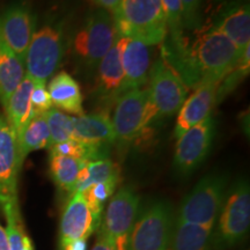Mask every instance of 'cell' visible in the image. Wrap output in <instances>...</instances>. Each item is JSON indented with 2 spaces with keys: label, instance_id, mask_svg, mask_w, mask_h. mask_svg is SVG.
I'll return each mask as SVG.
<instances>
[{
  "label": "cell",
  "instance_id": "obj_30",
  "mask_svg": "<svg viewBox=\"0 0 250 250\" xmlns=\"http://www.w3.org/2000/svg\"><path fill=\"white\" fill-rule=\"evenodd\" d=\"M30 100L35 115L44 114L50 108H52V102L46 89V83H34Z\"/></svg>",
  "mask_w": 250,
  "mask_h": 250
},
{
  "label": "cell",
  "instance_id": "obj_5",
  "mask_svg": "<svg viewBox=\"0 0 250 250\" xmlns=\"http://www.w3.org/2000/svg\"><path fill=\"white\" fill-rule=\"evenodd\" d=\"M227 195V180L223 175L203 177L183 199L177 221L213 228Z\"/></svg>",
  "mask_w": 250,
  "mask_h": 250
},
{
  "label": "cell",
  "instance_id": "obj_25",
  "mask_svg": "<svg viewBox=\"0 0 250 250\" xmlns=\"http://www.w3.org/2000/svg\"><path fill=\"white\" fill-rule=\"evenodd\" d=\"M104 182H115L118 184L121 182L120 167L109 158L88 162L79 174L72 193L83 192L94 184Z\"/></svg>",
  "mask_w": 250,
  "mask_h": 250
},
{
  "label": "cell",
  "instance_id": "obj_8",
  "mask_svg": "<svg viewBox=\"0 0 250 250\" xmlns=\"http://www.w3.org/2000/svg\"><path fill=\"white\" fill-rule=\"evenodd\" d=\"M64 55V40L62 30L54 26H44L34 33L28 46L24 66L26 76L34 83L46 81L61 64Z\"/></svg>",
  "mask_w": 250,
  "mask_h": 250
},
{
  "label": "cell",
  "instance_id": "obj_21",
  "mask_svg": "<svg viewBox=\"0 0 250 250\" xmlns=\"http://www.w3.org/2000/svg\"><path fill=\"white\" fill-rule=\"evenodd\" d=\"M241 52L250 46V11L248 5L234 6L214 27Z\"/></svg>",
  "mask_w": 250,
  "mask_h": 250
},
{
  "label": "cell",
  "instance_id": "obj_17",
  "mask_svg": "<svg viewBox=\"0 0 250 250\" xmlns=\"http://www.w3.org/2000/svg\"><path fill=\"white\" fill-rule=\"evenodd\" d=\"M72 139L95 146H110L116 142L112 122L104 114H89L73 117Z\"/></svg>",
  "mask_w": 250,
  "mask_h": 250
},
{
  "label": "cell",
  "instance_id": "obj_18",
  "mask_svg": "<svg viewBox=\"0 0 250 250\" xmlns=\"http://www.w3.org/2000/svg\"><path fill=\"white\" fill-rule=\"evenodd\" d=\"M48 92L52 107L64 110L68 114L81 116L83 115V93L79 83L66 72H59L50 80Z\"/></svg>",
  "mask_w": 250,
  "mask_h": 250
},
{
  "label": "cell",
  "instance_id": "obj_23",
  "mask_svg": "<svg viewBox=\"0 0 250 250\" xmlns=\"http://www.w3.org/2000/svg\"><path fill=\"white\" fill-rule=\"evenodd\" d=\"M17 144L20 167H22L24 159L29 153L39 151V149L49 148L51 146V138H50L49 127L44 114H37L31 118Z\"/></svg>",
  "mask_w": 250,
  "mask_h": 250
},
{
  "label": "cell",
  "instance_id": "obj_22",
  "mask_svg": "<svg viewBox=\"0 0 250 250\" xmlns=\"http://www.w3.org/2000/svg\"><path fill=\"white\" fill-rule=\"evenodd\" d=\"M26 78L24 61L0 41V103L6 108L8 100Z\"/></svg>",
  "mask_w": 250,
  "mask_h": 250
},
{
  "label": "cell",
  "instance_id": "obj_15",
  "mask_svg": "<svg viewBox=\"0 0 250 250\" xmlns=\"http://www.w3.org/2000/svg\"><path fill=\"white\" fill-rule=\"evenodd\" d=\"M218 85L219 83L214 81H202L190 98L186 99L177 115L174 129L175 138H180L186 131L211 116L212 109L217 103Z\"/></svg>",
  "mask_w": 250,
  "mask_h": 250
},
{
  "label": "cell",
  "instance_id": "obj_27",
  "mask_svg": "<svg viewBox=\"0 0 250 250\" xmlns=\"http://www.w3.org/2000/svg\"><path fill=\"white\" fill-rule=\"evenodd\" d=\"M44 117L49 127L51 146L72 139L73 117L54 107L44 112Z\"/></svg>",
  "mask_w": 250,
  "mask_h": 250
},
{
  "label": "cell",
  "instance_id": "obj_32",
  "mask_svg": "<svg viewBox=\"0 0 250 250\" xmlns=\"http://www.w3.org/2000/svg\"><path fill=\"white\" fill-rule=\"evenodd\" d=\"M92 1L95 5H98L99 7L104 9V11L110 12L112 14L115 11H116L118 5H120L121 0H92Z\"/></svg>",
  "mask_w": 250,
  "mask_h": 250
},
{
  "label": "cell",
  "instance_id": "obj_4",
  "mask_svg": "<svg viewBox=\"0 0 250 250\" xmlns=\"http://www.w3.org/2000/svg\"><path fill=\"white\" fill-rule=\"evenodd\" d=\"M175 223L169 203H152L137 215L127 250H171Z\"/></svg>",
  "mask_w": 250,
  "mask_h": 250
},
{
  "label": "cell",
  "instance_id": "obj_28",
  "mask_svg": "<svg viewBox=\"0 0 250 250\" xmlns=\"http://www.w3.org/2000/svg\"><path fill=\"white\" fill-rule=\"evenodd\" d=\"M117 187L118 183L104 182L94 184V186L89 187L88 189H86L85 191H83V195L85 197L90 211H92L94 217L98 219L100 223H101L105 203L114 195Z\"/></svg>",
  "mask_w": 250,
  "mask_h": 250
},
{
  "label": "cell",
  "instance_id": "obj_1",
  "mask_svg": "<svg viewBox=\"0 0 250 250\" xmlns=\"http://www.w3.org/2000/svg\"><path fill=\"white\" fill-rule=\"evenodd\" d=\"M243 52L213 27L197 37L187 55L188 68H190L188 83L214 81L220 83L241 58Z\"/></svg>",
  "mask_w": 250,
  "mask_h": 250
},
{
  "label": "cell",
  "instance_id": "obj_34",
  "mask_svg": "<svg viewBox=\"0 0 250 250\" xmlns=\"http://www.w3.org/2000/svg\"><path fill=\"white\" fill-rule=\"evenodd\" d=\"M92 250H115V248L111 245H109L107 241L101 239V237H98Z\"/></svg>",
  "mask_w": 250,
  "mask_h": 250
},
{
  "label": "cell",
  "instance_id": "obj_7",
  "mask_svg": "<svg viewBox=\"0 0 250 250\" xmlns=\"http://www.w3.org/2000/svg\"><path fill=\"white\" fill-rule=\"evenodd\" d=\"M154 117H156V110L147 88L124 93L117 100L111 120L116 142L125 145L137 140Z\"/></svg>",
  "mask_w": 250,
  "mask_h": 250
},
{
  "label": "cell",
  "instance_id": "obj_3",
  "mask_svg": "<svg viewBox=\"0 0 250 250\" xmlns=\"http://www.w3.org/2000/svg\"><path fill=\"white\" fill-rule=\"evenodd\" d=\"M250 226V190L247 181L234 183L211 234L212 250H228L245 239Z\"/></svg>",
  "mask_w": 250,
  "mask_h": 250
},
{
  "label": "cell",
  "instance_id": "obj_11",
  "mask_svg": "<svg viewBox=\"0 0 250 250\" xmlns=\"http://www.w3.org/2000/svg\"><path fill=\"white\" fill-rule=\"evenodd\" d=\"M20 169L17 138L0 112V208L5 217H21L18 196Z\"/></svg>",
  "mask_w": 250,
  "mask_h": 250
},
{
  "label": "cell",
  "instance_id": "obj_9",
  "mask_svg": "<svg viewBox=\"0 0 250 250\" xmlns=\"http://www.w3.org/2000/svg\"><path fill=\"white\" fill-rule=\"evenodd\" d=\"M148 80L147 89L156 117H169L179 112L187 99L188 86L165 56H161L151 67Z\"/></svg>",
  "mask_w": 250,
  "mask_h": 250
},
{
  "label": "cell",
  "instance_id": "obj_16",
  "mask_svg": "<svg viewBox=\"0 0 250 250\" xmlns=\"http://www.w3.org/2000/svg\"><path fill=\"white\" fill-rule=\"evenodd\" d=\"M123 62V83L116 99L130 90L142 88L147 83L151 72L149 46L136 40H127L122 56Z\"/></svg>",
  "mask_w": 250,
  "mask_h": 250
},
{
  "label": "cell",
  "instance_id": "obj_19",
  "mask_svg": "<svg viewBox=\"0 0 250 250\" xmlns=\"http://www.w3.org/2000/svg\"><path fill=\"white\" fill-rule=\"evenodd\" d=\"M33 87L34 81L26 76L17 90L12 94L5 108L6 121L13 131L17 143L22 136L23 131L29 124L31 118L35 116L30 100Z\"/></svg>",
  "mask_w": 250,
  "mask_h": 250
},
{
  "label": "cell",
  "instance_id": "obj_14",
  "mask_svg": "<svg viewBox=\"0 0 250 250\" xmlns=\"http://www.w3.org/2000/svg\"><path fill=\"white\" fill-rule=\"evenodd\" d=\"M34 33L35 20L26 6H11L0 15V41L22 61Z\"/></svg>",
  "mask_w": 250,
  "mask_h": 250
},
{
  "label": "cell",
  "instance_id": "obj_35",
  "mask_svg": "<svg viewBox=\"0 0 250 250\" xmlns=\"http://www.w3.org/2000/svg\"><path fill=\"white\" fill-rule=\"evenodd\" d=\"M0 250H9L7 235H6L5 228L0 225Z\"/></svg>",
  "mask_w": 250,
  "mask_h": 250
},
{
  "label": "cell",
  "instance_id": "obj_24",
  "mask_svg": "<svg viewBox=\"0 0 250 250\" xmlns=\"http://www.w3.org/2000/svg\"><path fill=\"white\" fill-rule=\"evenodd\" d=\"M211 234V228L176 220L171 250H212Z\"/></svg>",
  "mask_w": 250,
  "mask_h": 250
},
{
  "label": "cell",
  "instance_id": "obj_6",
  "mask_svg": "<svg viewBox=\"0 0 250 250\" xmlns=\"http://www.w3.org/2000/svg\"><path fill=\"white\" fill-rule=\"evenodd\" d=\"M139 205L140 198L132 188H121L108 203L100 223L98 237L107 241L115 250H127Z\"/></svg>",
  "mask_w": 250,
  "mask_h": 250
},
{
  "label": "cell",
  "instance_id": "obj_29",
  "mask_svg": "<svg viewBox=\"0 0 250 250\" xmlns=\"http://www.w3.org/2000/svg\"><path fill=\"white\" fill-rule=\"evenodd\" d=\"M250 49L249 46L245 50L241 58L239 59L235 67L233 68L223 80L219 83L217 89V103L218 100L224 99L230 90H233L239 85L240 81H242L249 74L250 66Z\"/></svg>",
  "mask_w": 250,
  "mask_h": 250
},
{
  "label": "cell",
  "instance_id": "obj_13",
  "mask_svg": "<svg viewBox=\"0 0 250 250\" xmlns=\"http://www.w3.org/2000/svg\"><path fill=\"white\" fill-rule=\"evenodd\" d=\"M100 221L94 217L83 192H74L65 205L59 226L61 248L78 240H88L99 229Z\"/></svg>",
  "mask_w": 250,
  "mask_h": 250
},
{
  "label": "cell",
  "instance_id": "obj_10",
  "mask_svg": "<svg viewBox=\"0 0 250 250\" xmlns=\"http://www.w3.org/2000/svg\"><path fill=\"white\" fill-rule=\"evenodd\" d=\"M112 15L104 9L93 12L74 39V51L89 67H95L117 42Z\"/></svg>",
  "mask_w": 250,
  "mask_h": 250
},
{
  "label": "cell",
  "instance_id": "obj_12",
  "mask_svg": "<svg viewBox=\"0 0 250 250\" xmlns=\"http://www.w3.org/2000/svg\"><path fill=\"white\" fill-rule=\"evenodd\" d=\"M214 129V120L208 116L177 138L174 166L180 174L192 173L205 160L213 142Z\"/></svg>",
  "mask_w": 250,
  "mask_h": 250
},
{
  "label": "cell",
  "instance_id": "obj_2",
  "mask_svg": "<svg viewBox=\"0 0 250 250\" xmlns=\"http://www.w3.org/2000/svg\"><path fill=\"white\" fill-rule=\"evenodd\" d=\"M118 36L152 46L167 35V23L161 0H121L111 14Z\"/></svg>",
  "mask_w": 250,
  "mask_h": 250
},
{
  "label": "cell",
  "instance_id": "obj_31",
  "mask_svg": "<svg viewBox=\"0 0 250 250\" xmlns=\"http://www.w3.org/2000/svg\"><path fill=\"white\" fill-rule=\"evenodd\" d=\"M182 7L183 26L187 28H195L198 24V9L201 0H180Z\"/></svg>",
  "mask_w": 250,
  "mask_h": 250
},
{
  "label": "cell",
  "instance_id": "obj_26",
  "mask_svg": "<svg viewBox=\"0 0 250 250\" xmlns=\"http://www.w3.org/2000/svg\"><path fill=\"white\" fill-rule=\"evenodd\" d=\"M88 162L66 155L50 154V174L59 189L73 192L81 170Z\"/></svg>",
  "mask_w": 250,
  "mask_h": 250
},
{
  "label": "cell",
  "instance_id": "obj_33",
  "mask_svg": "<svg viewBox=\"0 0 250 250\" xmlns=\"http://www.w3.org/2000/svg\"><path fill=\"white\" fill-rule=\"evenodd\" d=\"M61 250H87V240H78V241L68 243Z\"/></svg>",
  "mask_w": 250,
  "mask_h": 250
},
{
  "label": "cell",
  "instance_id": "obj_20",
  "mask_svg": "<svg viewBox=\"0 0 250 250\" xmlns=\"http://www.w3.org/2000/svg\"><path fill=\"white\" fill-rule=\"evenodd\" d=\"M126 37H118L117 42L99 62V87L104 95L117 96L123 83V50L127 43Z\"/></svg>",
  "mask_w": 250,
  "mask_h": 250
}]
</instances>
